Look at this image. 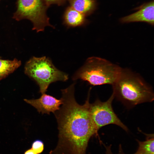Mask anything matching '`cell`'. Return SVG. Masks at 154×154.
Wrapping results in <instances>:
<instances>
[{
    "label": "cell",
    "mask_w": 154,
    "mask_h": 154,
    "mask_svg": "<svg viewBox=\"0 0 154 154\" xmlns=\"http://www.w3.org/2000/svg\"><path fill=\"white\" fill-rule=\"evenodd\" d=\"M44 144L42 141L37 139L34 141L32 145V149L38 154L42 153L44 150Z\"/></svg>",
    "instance_id": "13"
},
{
    "label": "cell",
    "mask_w": 154,
    "mask_h": 154,
    "mask_svg": "<svg viewBox=\"0 0 154 154\" xmlns=\"http://www.w3.org/2000/svg\"><path fill=\"white\" fill-rule=\"evenodd\" d=\"M25 73L33 79L38 85L40 92L45 93L51 83L58 81H66L68 75L54 65L51 60L44 56L33 57L26 63Z\"/></svg>",
    "instance_id": "4"
},
{
    "label": "cell",
    "mask_w": 154,
    "mask_h": 154,
    "mask_svg": "<svg viewBox=\"0 0 154 154\" xmlns=\"http://www.w3.org/2000/svg\"><path fill=\"white\" fill-rule=\"evenodd\" d=\"M112 85L115 97L129 107L154 100L151 87L139 76L128 70L122 69Z\"/></svg>",
    "instance_id": "2"
},
{
    "label": "cell",
    "mask_w": 154,
    "mask_h": 154,
    "mask_svg": "<svg viewBox=\"0 0 154 154\" xmlns=\"http://www.w3.org/2000/svg\"><path fill=\"white\" fill-rule=\"evenodd\" d=\"M122 68L109 61L99 57L88 58L83 66L72 76L73 80L80 79L95 86L113 84Z\"/></svg>",
    "instance_id": "3"
},
{
    "label": "cell",
    "mask_w": 154,
    "mask_h": 154,
    "mask_svg": "<svg viewBox=\"0 0 154 154\" xmlns=\"http://www.w3.org/2000/svg\"><path fill=\"white\" fill-rule=\"evenodd\" d=\"M24 154H38L35 152L32 148L29 149L26 151Z\"/></svg>",
    "instance_id": "16"
},
{
    "label": "cell",
    "mask_w": 154,
    "mask_h": 154,
    "mask_svg": "<svg viewBox=\"0 0 154 154\" xmlns=\"http://www.w3.org/2000/svg\"><path fill=\"white\" fill-rule=\"evenodd\" d=\"M48 5L53 4H60L66 0H44Z\"/></svg>",
    "instance_id": "15"
},
{
    "label": "cell",
    "mask_w": 154,
    "mask_h": 154,
    "mask_svg": "<svg viewBox=\"0 0 154 154\" xmlns=\"http://www.w3.org/2000/svg\"><path fill=\"white\" fill-rule=\"evenodd\" d=\"M74 85L61 90L62 105L54 113L58 124V141L50 154H86L89 139L98 136L89 111L90 89L85 103L80 105L75 98Z\"/></svg>",
    "instance_id": "1"
},
{
    "label": "cell",
    "mask_w": 154,
    "mask_h": 154,
    "mask_svg": "<svg viewBox=\"0 0 154 154\" xmlns=\"http://www.w3.org/2000/svg\"><path fill=\"white\" fill-rule=\"evenodd\" d=\"M147 136L145 141H141L137 140L139 147L134 154H154L153 134L147 135Z\"/></svg>",
    "instance_id": "12"
},
{
    "label": "cell",
    "mask_w": 154,
    "mask_h": 154,
    "mask_svg": "<svg viewBox=\"0 0 154 154\" xmlns=\"http://www.w3.org/2000/svg\"><path fill=\"white\" fill-rule=\"evenodd\" d=\"M64 18L65 23L70 27L81 26L85 21L84 14L71 7L68 8L66 11Z\"/></svg>",
    "instance_id": "9"
},
{
    "label": "cell",
    "mask_w": 154,
    "mask_h": 154,
    "mask_svg": "<svg viewBox=\"0 0 154 154\" xmlns=\"http://www.w3.org/2000/svg\"><path fill=\"white\" fill-rule=\"evenodd\" d=\"M13 18L18 21L27 19L33 23V29L43 31L46 26L53 27L49 23L45 5L42 0H18Z\"/></svg>",
    "instance_id": "5"
},
{
    "label": "cell",
    "mask_w": 154,
    "mask_h": 154,
    "mask_svg": "<svg viewBox=\"0 0 154 154\" xmlns=\"http://www.w3.org/2000/svg\"><path fill=\"white\" fill-rule=\"evenodd\" d=\"M114 98L113 93L105 102L97 99L94 103L90 104V114L98 131L102 127L110 124L116 125L126 131H128L127 127L120 120L113 110L112 103Z\"/></svg>",
    "instance_id": "6"
},
{
    "label": "cell",
    "mask_w": 154,
    "mask_h": 154,
    "mask_svg": "<svg viewBox=\"0 0 154 154\" xmlns=\"http://www.w3.org/2000/svg\"><path fill=\"white\" fill-rule=\"evenodd\" d=\"M21 64L16 59L12 60L0 59V80L13 72Z\"/></svg>",
    "instance_id": "10"
},
{
    "label": "cell",
    "mask_w": 154,
    "mask_h": 154,
    "mask_svg": "<svg viewBox=\"0 0 154 154\" xmlns=\"http://www.w3.org/2000/svg\"><path fill=\"white\" fill-rule=\"evenodd\" d=\"M106 149L105 154H114L111 150V145L106 146L104 145ZM117 154H125L123 150L121 145L120 144L119 146L118 153Z\"/></svg>",
    "instance_id": "14"
},
{
    "label": "cell",
    "mask_w": 154,
    "mask_h": 154,
    "mask_svg": "<svg viewBox=\"0 0 154 154\" xmlns=\"http://www.w3.org/2000/svg\"><path fill=\"white\" fill-rule=\"evenodd\" d=\"M24 100L36 108L39 113L48 114L51 112L54 113L59 110L60 105L62 103L61 98L57 99L45 93L42 94L41 96L38 99H25Z\"/></svg>",
    "instance_id": "7"
},
{
    "label": "cell",
    "mask_w": 154,
    "mask_h": 154,
    "mask_svg": "<svg viewBox=\"0 0 154 154\" xmlns=\"http://www.w3.org/2000/svg\"><path fill=\"white\" fill-rule=\"evenodd\" d=\"M71 7L77 11L84 14L88 13L94 8V0H70Z\"/></svg>",
    "instance_id": "11"
},
{
    "label": "cell",
    "mask_w": 154,
    "mask_h": 154,
    "mask_svg": "<svg viewBox=\"0 0 154 154\" xmlns=\"http://www.w3.org/2000/svg\"><path fill=\"white\" fill-rule=\"evenodd\" d=\"M154 12V2L153 1L143 5L137 11L122 17L120 21L123 23L143 22L153 25Z\"/></svg>",
    "instance_id": "8"
}]
</instances>
